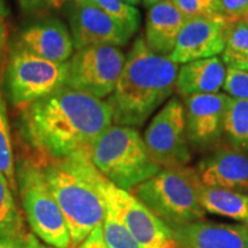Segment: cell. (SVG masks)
Segmentation results:
<instances>
[{"label":"cell","instance_id":"cell-25","mask_svg":"<svg viewBox=\"0 0 248 248\" xmlns=\"http://www.w3.org/2000/svg\"><path fill=\"white\" fill-rule=\"evenodd\" d=\"M224 52L237 55H248V23L243 20L226 22Z\"/></svg>","mask_w":248,"mask_h":248},{"label":"cell","instance_id":"cell-22","mask_svg":"<svg viewBox=\"0 0 248 248\" xmlns=\"http://www.w3.org/2000/svg\"><path fill=\"white\" fill-rule=\"evenodd\" d=\"M106 214L102 222V234L109 248H141L111 204L106 202Z\"/></svg>","mask_w":248,"mask_h":248},{"label":"cell","instance_id":"cell-2","mask_svg":"<svg viewBox=\"0 0 248 248\" xmlns=\"http://www.w3.org/2000/svg\"><path fill=\"white\" fill-rule=\"evenodd\" d=\"M178 63L154 53L142 37L129 51L116 88L108 98L116 125L140 128L176 89Z\"/></svg>","mask_w":248,"mask_h":248},{"label":"cell","instance_id":"cell-15","mask_svg":"<svg viewBox=\"0 0 248 248\" xmlns=\"http://www.w3.org/2000/svg\"><path fill=\"white\" fill-rule=\"evenodd\" d=\"M195 171L201 184L248 193V153L218 148L201 159Z\"/></svg>","mask_w":248,"mask_h":248},{"label":"cell","instance_id":"cell-34","mask_svg":"<svg viewBox=\"0 0 248 248\" xmlns=\"http://www.w3.org/2000/svg\"><path fill=\"white\" fill-rule=\"evenodd\" d=\"M24 248H57L53 246H47L43 244L42 240L33 233H27L26 240H24Z\"/></svg>","mask_w":248,"mask_h":248},{"label":"cell","instance_id":"cell-40","mask_svg":"<svg viewBox=\"0 0 248 248\" xmlns=\"http://www.w3.org/2000/svg\"><path fill=\"white\" fill-rule=\"evenodd\" d=\"M179 248H186V247H181V246H179Z\"/></svg>","mask_w":248,"mask_h":248},{"label":"cell","instance_id":"cell-19","mask_svg":"<svg viewBox=\"0 0 248 248\" xmlns=\"http://www.w3.org/2000/svg\"><path fill=\"white\" fill-rule=\"evenodd\" d=\"M199 198L206 213L248 225V193L201 184Z\"/></svg>","mask_w":248,"mask_h":248},{"label":"cell","instance_id":"cell-8","mask_svg":"<svg viewBox=\"0 0 248 248\" xmlns=\"http://www.w3.org/2000/svg\"><path fill=\"white\" fill-rule=\"evenodd\" d=\"M125 63L117 46L92 45L76 49L68 60L66 86L104 99L116 88Z\"/></svg>","mask_w":248,"mask_h":248},{"label":"cell","instance_id":"cell-9","mask_svg":"<svg viewBox=\"0 0 248 248\" xmlns=\"http://www.w3.org/2000/svg\"><path fill=\"white\" fill-rule=\"evenodd\" d=\"M144 141L151 157L161 169L187 167L192 154L182 101L171 98L163 105L148 124Z\"/></svg>","mask_w":248,"mask_h":248},{"label":"cell","instance_id":"cell-12","mask_svg":"<svg viewBox=\"0 0 248 248\" xmlns=\"http://www.w3.org/2000/svg\"><path fill=\"white\" fill-rule=\"evenodd\" d=\"M69 24L75 51L92 45L119 47L125 45L133 36L93 2H74L69 12Z\"/></svg>","mask_w":248,"mask_h":248},{"label":"cell","instance_id":"cell-26","mask_svg":"<svg viewBox=\"0 0 248 248\" xmlns=\"http://www.w3.org/2000/svg\"><path fill=\"white\" fill-rule=\"evenodd\" d=\"M172 1L187 17L223 16L221 0H172Z\"/></svg>","mask_w":248,"mask_h":248},{"label":"cell","instance_id":"cell-3","mask_svg":"<svg viewBox=\"0 0 248 248\" xmlns=\"http://www.w3.org/2000/svg\"><path fill=\"white\" fill-rule=\"evenodd\" d=\"M38 163L66 218L70 246L75 248L104 222L107 208L101 188L104 175L93 164L90 148Z\"/></svg>","mask_w":248,"mask_h":248},{"label":"cell","instance_id":"cell-28","mask_svg":"<svg viewBox=\"0 0 248 248\" xmlns=\"http://www.w3.org/2000/svg\"><path fill=\"white\" fill-rule=\"evenodd\" d=\"M21 11L26 14L47 13L61 8L67 0H16Z\"/></svg>","mask_w":248,"mask_h":248},{"label":"cell","instance_id":"cell-6","mask_svg":"<svg viewBox=\"0 0 248 248\" xmlns=\"http://www.w3.org/2000/svg\"><path fill=\"white\" fill-rule=\"evenodd\" d=\"M15 177L32 233L49 246L69 248L71 240L66 218L46 184L40 164L29 159L20 161Z\"/></svg>","mask_w":248,"mask_h":248},{"label":"cell","instance_id":"cell-11","mask_svg":"<svg viewBox=\"0 0 248 248\" xmlns=\"http://www.w3.org/2000/svg\"><path fill=\"white\" fill-rule=\"evenodd\" d=\"M230 99L219 92L184 98L186 136L191 146L207 150L221 140Z\"/></svg>","mask_w":248,"mask_h":248},{"label":"cell","instance_id":"cell-27","mask_svg":"<svg viewBox=\"0 0 248 248\" xmlns=\"http://www.w3.org/2000/svg\"><path fill=\"white\" fill-rule=\"evenodd\" d=\"M223 90L231 98L248 100V73L237 68H226Z\"/></svg>","mask_w":248,"mask_h":248},{"label":"cell","instance_id":"cell-5","mask_svg":"<svg viewBox=\"0 0 248 248\" xmlns=\"http://www.w3.org/2000/svg\"><path fill=\"white\" fill-rule=\"evenodd\" d=\"M201 182L195 169H161L133 187L131 193L170 228L202 221L206 216L199 198Z\"/></svg>","mask_w":248,"mask_h":248},{"label":"cell","instance_id":"cell-1","mask_svg":"<svg viewBox=\"0 0 248 248\" xmlns=\"http://www.w3.org/2000/svg\"><path fill=\"white\" fill-rule=\"evenodd\" d=\"M113 123L107 101L62 86L21 108L18 131L38 162L90 148Z\"/></svg>","mask_w":248,"mask_h":248},{"label":"cell","instance_id":"cell-32","mask_svg":"<svg viewBox=\"0 0 248 248\" xmlns=\"http://www.w3.org/2000/svg\"><path fill=\"white\" fill-rule=\"evenodd\" d=\"M222 60L228 67L237 68V69L245 70L248 73V55H237L223 52Z\"/></svg>","mask_w":248,"mask_h":248},{"label":"cell","instance_id":"cell-23","mask_svg":"<svg viewBox=\"0 0 248 248\" xmlns=\"http://www.w3.org/2000/svg\"><path fill=\"white\" fill-rule=\"evenodd\" d=\"M0 172L7 178L12 190H17L15 177V162L13 145L7 116V107L4 94L0 91Z\"/></svg>","mask_w":248,"mask_h":248},{"label":"cell","instance_id":"cell-24","mask_svg":"<svg viewBox=\"0 0 248 248\" xmlns=\"http://www.w3.org/2000/svg\"><path fill=\"white\" fill-rule=\"evenodd\" d=\"M91 1L111 18L135 35L140 26V13L135 6H131L123 0H91Z\"/></svg>","mask_w":248,"mask_h":248},{"label":"cell","instance_id":"cell-33","mask_svg":"<svg viewBox=\"0 0 248 248\" xmlns=\"http://www.w3.org/2000/svg\"><path fill=\"white\" fill-rule=\"evenodd\" d=\"M26 234L0 237V248H24Z\"/></svg>","mask_w":248,"mask_h":248},{"label":"cell","instance_id":"cell-29","mask_svg":"<svg viewBox=\"0 0 248 248\" xmlns=\"http://www.w3.org/2000/svg\"><path fill=\"white\" fill-rule=\"evenodd\" d=\"M223 16L228 22L240 20L248 12V0H221Z\"/></svg>","mask_w":248,"mask_h":248},{"label":"cell","instance_id":"cell-21","mask_svg":"<svg viewBox=\"0 0 248 248\" xmlns=\"http://www.w3.org/2000/svg\"><path fill=\"white\" fill-rule=\"evenodd\" d=\"M13 193L7 178L0 172V237L26 234Z\"/></svg>","mask_w":248,"mask_h":248},{"label":"cell","instance_id":"cell-39","mask_svg":"<svg viewBox=\"0 0 248 248\" xmlns=\"http://www.w3.org/2000/svg\"><path fill=\"white\" fill-rule=\"evenodd\" d=\"M240 20H243V21H245V22H247V23H248V12H247V13H246V14H245V15H244V16H243V17H241V18H240Z\"/></svg>","mask_w":248,"mask_h":248},{"label":"cell","instance_id":"cell-37","mask_svg":"<svg viewBox=\"0 0 248 248\" xmlns=\"http://www.w3.org/2000/svg\"><path fill=\"white\" fill-rule=\"evenodd\" d=\"M160 1V0H142V2H144L145 6H147V7H150V6L154 5L155 2Z\"/></svg>","mask_w":248,"mask_h":248},{"label":"cell","instance_id":"cell-18","mask_svg":"<svg viewBox=\"0 0 248 248\" xmlns=\"http://www.w3.org/2000/svg\"><path fill=\"white\" fill-rule=\"evenodd\" d=\"M225 74L224 62L218 57L187 62L178 69L176 90L183 98L217 93L224 84Z\"/></svg>","mask_w":248,"mask_h":248},{"label":"cell","instance_id":"cell-13","mask_svg":"<svg viewBox=\"0 0 248 248\" xmlns=\"http://www.w3.org/2000/svg\"><path fill=\"white\" fill-rule=\"evenodd\" d=\"M226 22L223 16L188 17L168 58L179 64L223 53Z\"/></svg>","mask_w":248,"mask_h":248},{"label":"cell","instance_id":"cell-38","mask_svg":"<svg viewBox=\"0 0 248 248\" xmlns=\"http://www.w3.org/2000/svg\"><path fill=\"white\" fill-rule=\"evenodd\" d=\"M71 1L76 2V4H84V2H92L91 0H71Z\"/></svg>","mask_w":248,"mask_h":248},{"label":"cell","instance_id":"cell-30","mask_svg":"<svg viewBox=\"0 0 248 248\" xmlns=\"http://www.w3.org/2000/svg\"><path fill=\"white\" fill-rule=\"evenodd\" d=\"M8 36L7 30H6L4 15L0 13V91H1L2 79H4V73L6 67V61H7L8 55Z\"/></svg>","mask_w":248,"mask_h":248},{"label":"cell","instance_id":"cell-10","mask_svg":"<svg viewBox=\"0 0 248 248\" xmlns=\"http://www.w3.org/2000/svg\"><path fill=\"white\" fill-rule=\"evenodd\" d=\"M101 188L106 202L117 210L141 248H179L171 228L131 192L117 187L105 176Z\"/></svg>","mask_w":248,"mask_h":248},{"label":"cell","instance_id":"cell-4","mask_svg":"<svg viewBox=\"0 0 248 248\" xmlns=\"http://www.w3.org/2000/svg\"><path fill=\"white\" fill-rule=\"evenodd\" d=\"M93 164L110 183L125 191L160 171L144 138L132 126L110 125L90 147Z\"/></svg>","mask_w":248,"mask_h":248},{"label":"cell","instance_id":"cell-16","mask_svg":"<svg viewBox=\"0 0 248 248\" xmlns=\"http://www.w3.org/2000/svg\"><path fill=\"white\" fill-rule=\"evenodd\" d=\"M181 247L248 248V225L199 221L171 229Z\"/></svg>","mask_w":248,"mask_h":248},{"label":"cell","instance_id":"cell-14","mask_svg":"<svg viewBox=\"0 0 248 248\" xmlns=\"http://www.w3.org/2000/svg\"><path fill=\"white\" fill-rule=\"evenodd\" d=\"M15 44L46 60L64 63L74 54L70 31L59 18H40L20 30Z\"/></svg>","mask_w":248,"mask_h":248},{"label":"cell","instance_id":"cell-20","mask_svg":"<svg viewBox=\"0 0 248 248\" xmlns=\"http://www.w3.org/2000/svg\"><path fill=\"white\" fill-rule=\"evenodd\" d=\"M224 135L232 147L248 153L247 99H230L224 121Z\"/></svg>","mask_w":248,"mask_h":248},{"label":"cell","instance_id":"cell-7","mask_svg":"<svg viewBox=\"0 0 248 248\" xmlns=\"http://www.w3.org/2000/svg\"><path fill=\"white\" fill-rule=\"evenodd\" d=\"M68 61L46 60L13 43L9 45L1 89L14 107L22 108L66 86Z\"/></svg>","mask_w":248,"mask_h":248},{"label":"cell","instance_id":"cell-17","mask_svg":"<svg viewBox=\"0 0 248 248\" xmlns=\"http://www.w3.org/2000/svg\"><path fill=\"white\" fill-rule=\"evenodd\" d=\"M187 18L172 0H160L150 6L144 39L151 51L169 57Z\"/></svg>","mask_w":248,"mask_h":248},{"label":"cell","instance_id":"cell-35","mask_svg":"<svg viewBox=\"0 0 248 248\" xmlns=\"http://www.w3.org/2000/svg\"><path fill=\"white\" fill-rule=\"evenodd\" d=\"M0 13L4 15V17H6L8 15V8L7 6H6V2L5 0H0Z\"/></svg>","mask_w":248,"mask_h":248},{"label":"cell","instance_id":"cell-36","mask_svg":"<svg viewBox=\"0 0 248 248\" xmlns=\"http://www.w3.org/2000/svg\"><path fill=\"white\" fill-rule=\"evenodd\" d=\"M123 1L126 2V4L131 5V6H138L141 4L142 0H123Z\"/></svg>","mask_w":248,"mask_h":248},{"label":"cell","instance_id":"cell-31","mask_svg":"<svg viewBox=\"0 0 248 248\" xmlns=\"http://www.w3.org/2000/svg\"><path fill=\"white\" fill-rule=\"evenodd\" d=\"M75 248H109L102 234V224L98 225L97 228L90 233L84 240Z\"/></svg>","mask_w":248,"mask_h":248}]
</instances>
